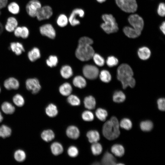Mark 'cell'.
<instances>
[{"instance_id":"obj_1","label":"cell","mask_w":165,"mask_h":165,"mask_svg":"<svg viewBox=\"0 0 165 165\" xmlns=\"http://www.w3.org/2000/svg\"><path fill=\"white\" fill-rule=\"evenodd\" d=\"M93 43L92 39L89 37L80 38L75 52L76 57L82 61H86L91 59L94 54V50L91 46Z\"/></svg>"},{"instance_id":"obj_2","label":"cell","mask_w":165,"mask_h":165,"mask_svg":"<svg viewBox=\"0 0 165 165\" xmlns=\"http://www.w3.org/2000/svg\"><path fill=\"white\" fill-rule=\"evenodd\" d=\"M133 72L130 67L126 64H121L117 69V78L121 82L123 89L128 86L134 87L136 82L133 77Z\"/></svg>"},{"instance_id":"obj_3","label":"cell","mask_w":165,"mask_h":165,"mask_svg":"<svg viewBox=\"0 0 165 165\" xmlns=\"http://www.w3.org/2000/svg\"><path fill=\"white\" fill-rule=\"evenodd\" d=\"M119 123L117 118L112 117L104 124L102 127L103 136L109 140H113L117 138L120 134Z\"/></svg>"},{"instance_id":"obj_4","label":"cell","mask_w":165,"mask_h":165,"mask_svg":"<svg viewBox=\"0 0 165 165\" xmlns=\"http://www.w3.org/2000/svg\"><path fill=\"white\" fill-rule=\"evenodd\" d=\"M104 21L101 25L102 29L106 33L110 34L117 32L119 30L118 24L113 16L110 14H105L102 16Z\"/></svg>"},{"instance_id":"obj_5","label":"cell","mask_w":165,"mask_h":165,"mask_svg":"<svg viewBox=\"0 0 165 165\" xmlns=\"http://www.w3.org/2000/svg\"><path fill=\"white\" fill-rule=\"evenodd\" d=\"M117 6L123 11L127 13H134L138 7L136 0H115Z\"/></svg>"},{"instance_id":"obj_6","label":"cell","mask_w":165,"mask_h":165,"mask_svg":"<svg viewBox=\"0 0 165 165\" xmlns=\"http://www.w3.org/2000/svg\"><path fill=\"white\" fill-rule=\"evenodd\" d=\"M130 26L137 31L141 32L144 27V21L142 18L137 14L130 15L128 18Z\"/></svg>"},{"instance_id":"obj_7","label":"cell","mask_w":165,"mask_h":165,"mask_svg":"<svg viewBox=\"0 0 165 165\" xmlns=\"http://www.w3.org/2000/svg\"><path fill=\"white\" fill-rule=\"evenodd\" d=\"M84 15L85 12L83 9L79 8L75 9L68 17L69 23L72 26H77L80 24V21L78 17L82 18Z\"/></svg>"},{"instance_id":"obj_8","label":"cell","mask_w":165,"mask_h":165,"mask_svg":"<svg viewBox=\"0 0 165 165\" xmlns=\"http://www.w3.org/2000/svg\"><path fill=\"white\" fill-rule=\"evenodd\" d=\"M41 7V4L38 0H31L26 5V11L29 16L32 17H35Z\"/></svg>"},{"instance_id":"obj_9","label":"cell","mask_w":165,"mask_h":165,"mask_svg":"<svg viewBox=\"0 0 165 165\" xmlns=\"http://www.w3.org/2000/svg\"><path fill=\"white\" fill-rule=\"evenodd\" d=\"M82 72L86 78L91 80L97 78L99 74L98 68L96 66L92 65H85L83 68Z\"/></svg>"},{"instance_id":"obj_10","label":"cell","mask_w":165,"mask_h":165,"mask_svg":"<svg viewBox=\"0 0 165 165\" xmlns=\"http://www.w3.org/2000/svg\"><path fill=\"white\" fill-rule=\"evenodd\" d=\"M53 14L52 8L50 6L46 5L42 6L38 10L36 17L39 21L48 19Z\"/></svg>"},{"instance_id":"obj_11","label":"cell","mask_w":165,"mask_h":165,"mask_svg":"<svg viewBox=\"0 0 165 165\" xmlns=\"http://www.w3.org/2000/svg\"><path fill=\"white\" fill-rule=\"evenodd\" d=\"M41 34L48 38L53 39L56 36V31L53 26L50 24H46L41 26L39 29Z\"/></svg>"},{"instance_id":"obj_12","label":"cell","mask_w":165,"mask_h":165,"mask_svg":"<svg viewBox=\"0 0 165 165\" xmlns=\"http://www.w3.org/2000/svg\"><path fill=\"white\" fill-rule=\"evenodd\" d=\"M25 85L27 89L33 94L38 93L41 89L39 82L36 78L27 79L26 81Z\"/></svg>"},{"instance_id":"obj_13","label":"cell","mask_w":165,"mask_h":165,"mask_svg":"<svg viewBox=\"0 0 165 165\" xmlns=\"http://www.w3.org/2000/svg\"><path fill=\"white\" fill-rule=\"evenodd\" d=\"M5 87L8 90L17 89L20 86L18 81L14 77H10L6 79L4 82Z\"/></svg>"},{"instance_id":"obj_14","label":"cell","mask_w":165,"mask_h":165,"mask_svg":"<svg viewBox=\"0 0 165 165\" xmlns=\"http://www.w3.org/2000/svg\"><path fill=\"white\" fill-rule=\"evenodd\" d=\"M123 31L125 35L130 38H135L139 36L141 32H140L130 26H126L124 27Z\"/></svg>"},{"instance_id":"obj_15","label":"cell","mask_w":165,"mask_h":165,"mask_svg":"<svg viewBox=\"0 0 165 165\" xmlns=\"http://www.w3.org/2000/svg\"><path fill=\"white\" fill-rule=\"evenodd\" d=\"M18 25V22L16 19L14 17L11 16L7 19L5 28L7 31L12 32L14 31Z\"/></svg>"},{"instance_id":"obj_16","label":"cell","mask_w":165,"mask_h":165,"mask_svg":"<svg viewBox=\"0 0 165 165\" xmlns=\"http://www.w3.org/2000/svg\"><path fill=\"white\" fill-rule=\"evenodd\" d=\"M101 163L105 165H114L116 164V160L111 154L106 152L102 157Z\"/></svg>"},{"instance_id":"obj_17","label":"cell","mask_w":165,"mask_h":165,"mask_svg":"<svg viewBox=\"0 0 165 165\" xmlns=\"http://www.w3.org/2000/svg\"><path fill=\"white\" fill-rule=\"evenodd\" d=\"M67 136L70 138L75 139L79 136V131L78 128L74 126H71L68 127L66 131Z\"/></svg>"},{"instance_id":"obj_18","label":"cell","mask_w":165,"mask_h":165,"mask_svg":"<svg viewBox=\"0 0 165 165\" xmlns=\"http://www.w3.org/2000/svg\"><path fill=\"white\" fill-rule=\"evenodd\" d=\"M10 48L11 50L16 55H20L25 50L22 44L18 42H13L10 44Z\"/></svg>"},{"instance_id":"obj_19","label":"cell","mask_w":165,"mask_h":165,"mask_svg":"<svg viewBox=\"0 0 165 165\" xmlns=\"http://www.w3.org/2000/svg\"><path fill=\"white\" fill-rule=\"evenodd\" d=\"M138 55L141 60H146L148 59L151 55V51L149 49L145 46L140 48L138 50Z\"/></svg>"},{"instance_id":"obj_20","label":"cell","mask_w":165,"mask_h":165,"mask_svg":"<svg viewBox=\"0 0 165 165\" xmlns=\"http://www.w3.org/2000/svg\"><path fill=\"white\" fill-rule=\"evenodd\" d=\"M29 59L32 62H34L39 59L41 56L39 50L37 47H34L28 53Z\"/></svg>"},{"instance_id":"obj_21","label":"cell","mask_w":165,"mask_h":165,"mask_svg":"<svg viewBox=\"0 0 165 165\" xmlns=\"http://www.w3.org/2000/svg\"><path fill=\"white\" fill-rule=\"evenodd\" d=\"M59 91L61 94L63 96H68L72 93V87L70 83L65 82L60 86Z\"/></svg>"},{"instance_id":"obj_22","label":"cell","mask_w":165,"mask_h":165,"mask_svg":"<svg viewBox=\"0 0 165 165\" xmlns=\"http://www.w3.org/2000/svg\"><path fill=\"white\" fill-rule=\"evenodd\" d=\"M85 107L86 108L91 110L95 107L96 102L94 98L92 96H89L85 97L84 100Z\"/></svg>"},{"instance_id":"obj_23","label":"cell","mask_w":165,"mask_h":165,"mask_svg":"<svg viewBox=\"0 0 165 165\" xmlns=\"http://www.w3.org/2000/svg\"><path fill=\"white\" fill-rule=\"evenodd\" d=\"M89 141L91 143L97 142L100 139V136L99 132L96 130H91L86 134Z\"/></svg>"},{"instance_id":"obj_24","label":"cell","mask_w":165,"mask_h":165,"mask_svg":"<svg viewBox=\"0 0 165 165\" xmlns=\"http://www.w3.org/2000/svg\"><path fill=\"white\" fill-rule=\"evenodd\" d=\"M73 83L75 87L80 88H84L86 85L85 79L80 75L77 76L74 78Z\"/></svg>"},{"instance_id":"obj_25","label":"cell","mask_w":165,"mask_h":165,"mask_svg":"<svg viewBox=\"0 0 165 165\" xmlns=\"http://www.w3.org/2000/svg\"><path fill=\"white\" fill-rule=\"evenodd\" d=\"M112 152L116 156L121 157L123 155L125 152L123 147L119 144H115L113 145L111 149Z\"/></svg>"},{"instance_id":"obj_26","label":"cell","mask_w":165,"mask_h":165,"mask_svg":"<svg viewBox=\"0 0 165 165\" xmlns=\"http://www.w3.org/2000/svg\"><path fill=\"white\" fill-rule=\"evenodd\" d=\"M60 73L62 76L64 78L68 79L72 75V70L69 66L64 65L61 68Z\"/></svg>"},{"instance_id":"obj_27","label":"cell","mask_w":165,"mask_h":165,"mask_svg":"<svg viewBox=\"0 0 165 165\" xmlns=\"http://www.w3.org/2000/svg\"><path fill=\"white\" fill-rule=\"evenodd\" d=\"M50 148L52 153L55 156L61 154L63 151L62 146L58 142L53 143L51 145Z\"/></svg>"},{"instance_id":"obj_28","label":"cell","mask_w":165,"mask_h":165,"mask_svg":"<svg viewBox=\"0 0 165 165\" xmlns=\"http://www.w3.org/2000/svg\"><path fill=\"white\" fill-rule=\"evenodd\" d=\"M69 23L68 17L64 14H61L56 20L57 24L59 27L63 28L66 26Z\"/></svg>"},{"instance_id":"obj_29","label":"cell","mask_w":165,"mask_h":165,"mask_svg":"<svg viewBox=\"0 0 165 165\" xmlns=\"http://www.w3.org/2000/svg\"><path fill=\"white\" fill-rule=\"evenodd\" d=\"M58 112L57 107L53 104L49 105L46 109V114L50 117H55L57 115Z\"/></svg>"},{"instance_id":"obj_30","label":"cell","mask_w":165,"mask_h":165,"mask_svg":"<svg viewBox=\"0 0 165 165\" xmlns=\"http://www.w3.org/2000/svg\"><path fill=\"white\" fill-rule=\"evenodd\" d=\"M42 139L46 142L51 141L55 137V134L53 131L51 130H44L41 134Z\"/></svg>"},{"instance_id":"obj_31","label":"cell","mask_w":165,"mask_h":165,"mask_svg":"<svg viewBox=\"0 0 165 165\" xmlns=\"http://www.w3.org/2000/svg\"><path fill=\"white\" fill-rule=\"evenodd\" d=\"M1 108L3 112L6 114H11L15 111V107L10 103L5 102L2 105Z\"/></svg>"},{"instance_id":"obj_32","label":"cell","mask_w":165,"mask_h":165,"mask_svg":"<svg viewBox=\"0 0 165 165\" xmlns=\"http://www.w3.org/2000/svg\"><path fill=\"white\" fill-rule=\"evenodd\" d=\"M126 99V96L124 93L121 91L115 92L113 96V100L116 103L123 102Z\"/></svg>"},{"instance_id":"obj_33","label":"cell","mask_w":165,"mask_h":165,"mask_svg":"<svg viewBox=\"0 0 165 165\" xmlns=\"http://www.w3.org/2000/svg\"><path fill=\"white\" fill-rule=\"evenodd\" d=\"M100 79L103 82H109L111 79V75L110 72L107 70H104L101 71L99 74Z\"/></svg>"},{"instance_id":"obj_34","label":"cell","mask_w":165,"mask_h":165,"mask_svg":"<svg viewBox=\"0 0 165 165\" xmlns=\"http://www.w3.org/2000/svg\"><path fill=\"white\" fill-rule=\"evenodd\" d=\"M9 11L13 14H16L20 12V8L18 4L15 2L10 3L7 6Z\"/></svg>"},{"instance_id":"obj_35","label":"cell","mask_w":165,"mask_h":165,"mask_svg":"<svg viewBox=\"0 0 165 165\" xmlns=\"http://www.w3.org/2000/svg\"><path fill=\"white\" fill-rule=\"evenodd\" d=\"M11 130L8 126L2 125L0 127V137L5 138L9 137L11 134Z\"/></svg>"},{"instance_id":"obj_36","label":"cell","mask_w":165,"mask_h":165,"mask_svg":"<svg viewBox=\"0 0 165 165\" xmlns=\"http://www.w3.org/2000/svg\"><path fill=\"white\" fill-rule=\"evenodd\" d=\"M141 129L143 131H151L153 127V124L150 120H146L141 122L140 124Z\"/></svg>"},{"instance_id":"obj_37","label":"cell","mask_w":165,"mask_h":165,"mask_svg":"<svg viewBox=\"0 0 165 165\" xmlns=\"http://www.w3.org/2000/svg\"><path fill=\"white\" fill-rule=\"evenodd\" d=\"M95 115L97 118L101 121H105L108 116V112L102 108H97L95 112Z\"/></svg>"},{"instance_id":"obj_38","label":"cell","mask_w":165,"mask_h":165,"mask_svg":"<svg viewBox=\"0 0 165 165\" xmlns=\"http://www.w3.org/2000/svg\"><path fill=\"white\" fill-rule=\"evenodd\" d=\"M93 154L95 156L100 155L102 152V147L101 145L97 142L92 143L91 147Z\"/></svg>"},{"instance_id":"obj_39","label":"cell","mask_w":165,"mask_h":165,"mask_svg":"<svg viewBox=\"0 0 165 165\" xmlns=\"http://www.w3.org/2000/svg\"><path fill=\"white\" fill-rule=\"evenodd\" d=\"M14 157L16 161L22 162L25 159L26 155L24 151L21 150H18L15 152Z\"/></svg>"},{"instance_id":"obj_40","label":"cell","mask_w":165,"mask_h":165,"mask_svg":"<svg viewBox=\"0 0 165 165\" xmlns=\"http://www.w3.org/2000/svg\"><path fill=\"white\" fill-rule=\"evenodd\" d=\"M14 104L18 107H22L24 104V100L23 96L20 94L15 95L13 98Z\"/></svg>"},{"instance_id":"obj_41","label":"cell","mask_w":165,"mask_h":165,"mask_svg":"<svg viewBox=\"0 0 165 165\" xmlns=\"http://www.w3.org/2000/svg\"><path fill=\"white\" fill-rule=\"evenodd\" d=\"M67 101L71 105L74 106L79 105L80 103V101L79 97L73 94H70L68 96Z\"/></svg>"},{"instance_id":"obj_42","label":"cell","mask_w":165,"mask_h":165,"mask_svg":"<svg viewBox=\"0 0 165 165\" xmlns=\"http://www.w3.org/2000/svg\"><path fill=\"white\" fill-rule=\"evenodd\" d=\"M120 127L126 130L130 129L132 127V123L131 120L128 118L122 119L119 124Z\"/></svg>"},{"instance_id":"obj_43","label":"cell","mask_w":165,"mask_h":165,"mask_svg":"<svg viewBox=\"0 0 165 165\" xmlns=\"http://www.w3.org/2000/svg\"><path fill=\"white\" fill-rule=\"evenodd\" d=\"M95 64L99 66H102L104 64L105 61L104 58L97 53H94L92 57Z\"/></svg>"},{"instance_id":"obj_44","label":"cell","mask_w":165,"mask_h":165,"mask_svg":"<svg viewBox=\"0 0 165 165\" xmlns=\"http://www.w3.org/2000/svg\"><path fill=\"white\" fill-rule=\"evenodd\" d=\"M58 62L57 57L54 55L50 56L46 61L47 65L50 67L56 66Z\"/></svg>"},{"instance_id":"obj_45","label":"cell","mask_w":165,"mask_h":165,"mask_svg":"<svg viewBox=\"0 0 165 165\" xmlns=\"http://www.w3.org/2000/svg\"><path fill=\"white\" fill-rule=\"evenodd\" d=\"M82 119L86 121H91L94 119V115L93 113L89 111H85L82 115Z\"/></svg>"},{"instance_id":"obj_46","label":"cell","mask_w":165,"mask_h":165,"mask_svg":"<svg viewBox=\"0 0 165 165\" xmlns=\"http://www.w3.org/2000/svg\"><path fill=\"white\" fill-rule=\"evenodd\" d=\"M118 63V59L113 56L108 57L106 60V63L108 66L112 67L116 65Z\"/></svg>"},{"instance_id":"obj_47","label":"cell","mask_w":165,"mask_h":165,"mask_svg":"<svg viewBox=\"0 0 165 165\" xmlns=\"http://www.w3.org/2000/svg\"><path fill=\"white\" fill-rule=\"evenodd\" d=\"M67 152L68 155L72 157L77 156L79 153L78 148L74 146H70L68 149Z\"/></svg>"},{"instance_id":"obj_48","label":"cell","mask_w":165,"mask_h":165,"mask_svg":"<svg viewBox=\"0 0 165 165\" xmlns=\"http://www.w3.org/2000/svg\"><path fill=\"white\" fill-rule=\"evenodd\" d=\"M157 13L158 15L164 17L165 15V5L164 3H160L158 7Z\"/></svg>"},{"instance_id":"obj_49","label":"cell","mask_w":165,"mask_h":165,"mask_svg":"<svg viewBox=\"0 0 165 165\" xmlns=\"http://www.w3.org/2000/svg\"><path fill=\"white\" fill-rule=\"evenodd\" d=\"M158 109L161 111H165V100L164 98H159L157 101Z\"/></svg>"},{"instance_id":"obj_50","label":"cell","mask_w":165,"mask_h":165,"mask_svg":"<svg viewBox=\"0 0 165 165\" xmlns=\"http://www.w3.org/2000/svg\"><path fill=\"white\" fill-rule=\"evenodd\" d=\"M22 29L21 32L20 37L23 38H27L29 34L28 28L25 26L21 27Z\"/></svg>"},{"instance_id":"obj_51","label":"cell","mask_w":165,"mask_h":165,"mask_svg":"<svg viewBox=\"0 0 165 165\" xmlns=\"http://www.w3.org/2000/svg\"><path fill=\"white\" fill-rule=\"evenodd\" d=\"M22 29L21 27L17 26L14 31L15 36L18 38L20 37L21 32Z\"/></svg>"},{"instance_id":"obj_52","label":"cell","mask_w":165,"mask_h":165,"mask_svg":"<svg viewBox=\"0 0 165 165\" xmlns=\"http://www.w3.org/2000/svg\"><path fill=\"white\" fill-rule=\"evenodd\" d=\"M8 2V0H0V10L6 7Z\"/></svg>"},{"instance_id":"obj_53","label":"cell","mask_w":165,"mask_h":165,"mask_svg":"<svg viewBox=\"0 0 165 165\" xmlns=\"http://www.w3.org/2000/svg\"><path fill=\"white\" fill-rule=\"evenodd\" d=\"M160 29L162 32V33L164 34H165V22L164 21H163L160 25Z\"/></svg>"},{"instance_id":"obj_54","label":"cell","mask_w":165,"mask_h":165,"mask_svg":"<svg viewBox=\"0 0 165 165\" xmlns=\"http://www.w3.org/2000/svg\"><path fill=\"white\" fill-rule=\"evenodd\" d=\"M1 14V12L0 11V16ZM3 30V26L2 23L0 22V34L2 33Z\"/></svg>"},{"instance_id":"obj_55","label":"cell","mask_w":165,"mask_h":165,"mask_svg":"<svg viewBox=\"0 0 165 165\" xmlns=\"http://www.w3.org/2000/svg\"><path fill=\"white\" fill-rule=\"evenodd\" d=\"M97 2L100 3H102L105 2L106 0H96Z\"/></svg>"},{"instance_id":"obj_56","label":"cell","mask_w":165,"mask_h":165,"mask_svg":"<svg viewBox=\"0 0 165 165\" xmlns=\"http://www.w3.org/2000/svg\"><path fill=\"white\" fill-rule=\"evenodd\" d=\"M3 119V117L1 112H0V123L2 121Z\"/></svg>"},{"instance_id":"obj_57","label":"cell","mask_w":165,"mask_h":165,"mask_svg":"<svg viewBox=\"0 0 165 165\" xmlns=\"http://www.w3.org/2000/svg\"><path fill=\"white\" fill-rule=\"evenodd\" d=\"M94 163L93 164H96H96L97 165V164H100L99 163H98V162H97V163L96 162V163Z\"/></svg>"},{"instance_id":"obj_58","label":"cell","mask_w":165,"mask_h":165,"mask_svg":"<svg viewBox=\"0 0 165 165\" xmlns=\"http://www.w3.org/2000/svg\"><path fill=\"white\" fill-rule=\"evenodd\" d=\"M117 164H118V165H119V164H120V165H123V164H123V163H118Z\"/></svg>"},{"instance_id":"obj_59","label":"cell","mask_w":165,"mask_h":165,"mask_svg":"<svg viewBox=\"0 0 165 165\" xmlns=\"http://www.w3.org/2000/svg\"><path fill=\"white\" fill-rule=\"evenodd\" d=\"M1 88L0 87V92H1Z\"/></svg>"}]
</instances>
